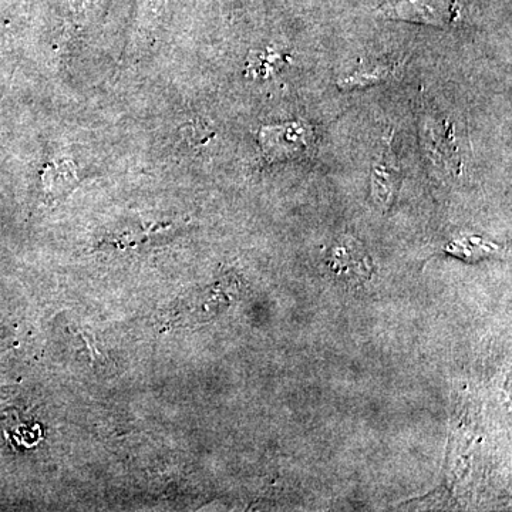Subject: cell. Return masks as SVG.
I'll list each match as a JSON object with an SVG mask.
<instances>
[{"label": "cell", "instance_id": "1", "mask_svg": "<svg viewBox=\"0 0 512 512\" xmlns=\"http://www.w3.org/2000/svg\"><path fill=\"white\" fill-rule=\"evenodd\" d=\"M258 138L269 163L299 160L316 147L315 128L302 120L262 127Z\"/></svg>", "mask_w": 512, "mask_h": 512}, {"label": "cell", "instance_id": "2", "mask_svg": "<svg viewBox=\"0 0 512 512\" xmlns=\"http://www.w3.org/2000/svg\"><path fill=\"white\" fill-rule=\"evenodd\" d=\"M379 18L417 25L453 28L461 19L458 0H389L376 10Z\"/></svg>", "mask_w": 512, "mask_h": 512}, {"label": "cell", "instance_id": "3", "mask_svg": "<svg viewBox=\"0 0 512 512\" xmlns=\"http://www.w3.org/2000/svg\"><path fill=\"white\" fill-rule=\"evenodd\" d=\"M383 148L380 151L370 174V194L380 210L392 208L397 192L402 185L403 171L394 150V131L390 130L383 138Z\"/></svg>", "mask_w": 512, "mask_h": 512}, {"label": "cell", "instance_id": "4", "mask_svg": "<svg viewBox=\"0 0 512 512\" xmlns=\"http://www.w3.org/2000/svg\"><path fill=\"white\" fill-rule=\"evenodd\" d=\"M424 141L427 143L430 153L439 158L441 163L453 168L457 173L460 171L461 157L458 151L457 138L454 136L453 128L447 123L424 124Z\"/></svg>", "mask_w": 512, "mask_h": 512}, {"label": "cell", "instance_id": "5", "mask_svg": "<svg viewBox=\"0 0 512 512\" xmlns=\"http://www.w3.org/2000/svg\"><path fill=\"white\" fill-rule=\"evenodd\" d=\"M402 63L397 60H380V62H373L360 67L355 73L348 74L338 82L339 89L356 90L365 89V87L375 86L387 82L392 79L394 74L399 72Z\"/></svg>", "mask_w": 512, "mask_h": 512}, {"label": "cell", "instance_id": "6", "mask_svg": "<svg viewBox=\"0 0 512 512\" xmlns=\"http://www.w3.org/2000/svg\"><path fill=\"white\" fill-rule=\"evenodd\" d=\"M369 258L352 238L340 239L330 254V266L339 275L369 274Z\"/></svg>", "mask_w": 512, "mask_h": 512}, {"label": "cell", "instance_id": "7", "mask_svg": "<svg viewBox=\"0 0 512 512\" xmlns=\"http://www.w3.org/2000/svg\"><path fill=\"white\" fill-rule=\"evenodd\" d=\"M77 183L79 180H77L76 168L69 160L53 161L52 164L47 165L43 173V185L50 200H62L67 197Z\"/></svg>", "mask_w": 512, "mask_h": 512}, {"label": "cell", "instance_id": "8", "mask_svg": "<svg viewBox=\"0 0 512 512\" xmlns=\"http://www.w3.org/2000/svg\"><path fill=\"white\" fill-rule=\"evenodd\" d=\"M448 252L464 259H477L483 258L485 255H493L494 252H497V245L491 244V242H485L484 239L476 237L463 238L454 241L453 244L448 247Z\"/></svg>", "mask_w": 512, "mask_h": 512}]
</instances>
